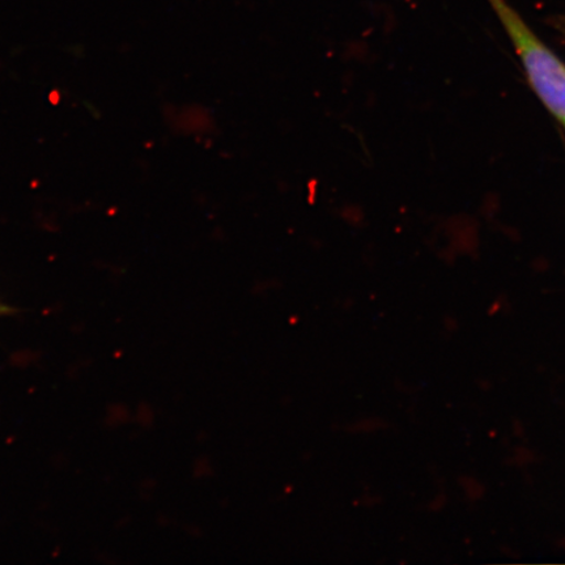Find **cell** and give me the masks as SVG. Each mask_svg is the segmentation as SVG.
<instances>
[{
    "mask_svg": "<svg viewBox=\"0 0 565 565\" xmlns=\"http://www.w3.org/2000/svg\"><path fill=\"white\" fill-rule=\"evenodd\" d=\"M525 68L527 79L551 115L565 126V63L536 35L507 0H487Z\"/></svg>",
    "mask_w": 565,
    "mask_h": 565,
    "instance_id": "1",
    "label": "cell"
},
{
    "mask_svg": "<svg viewBox=\"0 0 565 565\" xmlns=\"http://www.w3.org/2000/svg\"><path fill=\"white\" fill-rule=\"evenodd\" d=\"M7 312H10V309L2 306V303H0V316L4 315Z\"/></svg>",
    "mask_w": 565,
    "mask_h": 565,
    "instance_id": "2",
    "label": "cell"
}]
</instances>
